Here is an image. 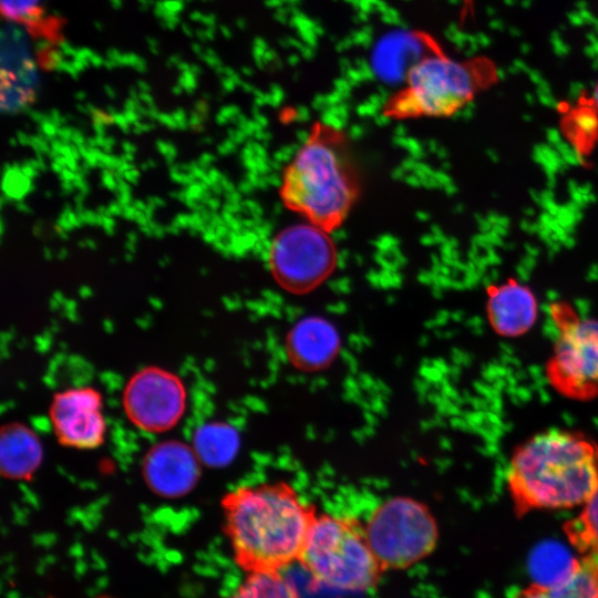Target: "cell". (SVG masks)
Returning a JSON list of instances; mask_svg holds the SVG:
<instances>
[{
    "label": "cell",
    "instance_id": "cell-8",
    "mask_svg": "<svg viewBox=\"0 0 598 598\" xmlns=\"http://www.w3.org/2000/svg\"><path fill=\"white\" fill-rule=\"evenodd\" d=\"M337 264L331 233L309 221L280 229L270 243L271 276L281 289L292 295L316 290L333 274Z\"/></svg>",
    "mask_w": 598,
    "mask_h": 598
},
{
    "label": "cell",
    "instance_id": "cell-9",
    "mask_svg": "<svg viewBox=\"0 0 598 598\" xmlns=\"http://www.w3.org/2000/svg\"><path fill=\"white\" fill-rule=\"evenodd\" d=\"M187 389L175 372L158 365L135 371L122 392L126 419L150 434L166 433L176 427L187 410Z\"/></svg>",
    "mask_w": 598,
    "mask_h": 598
},
{
    "label": "cell",
    "instance_id": "cell-14",
    "mask_svg": "<svg viewBox=\"0 0 598 598\" xmlns=\"http://www.w3.org/2000/svg\"><path fill=\"white\" fill-rule=\"evenodd\" d=\"M286 348L295 367L316 371L327 367L337 354L339 336L330 321L311 316L299 320L290 329Z\"/></svg>",
    "mask_w": 598,
    "mask_h": 598
},
{
    "label": "cell",
    "instance_id": "cell-4",
    "mask_svg": "<svg viewBox=\"0 0 598 598\" xmlns=\"http://www.w3.org/2000/svg\"><path fill=\"white\" fill-rule=\"evenodd\" d=\"M494 79L495 69L487 60L457 61L441 51L410 71L404 86L384 103L382 114L395 121L452 116Z\"/></svg>",
    "mask_w": 598,
    "mask_h": 598
},
{
    "label": "cell",
    "instance_id": "cell-13",
    "mask_svg": "<svg viewBox=\"0 0 598 598\" xmlns=\"http://www.w3.org/2000/svg\"><path fill=\"white\" fill-rule=\"evenodd\" d=\"M443 49L431 35L419 31H394L373 49V71L386 82L404 83L410 71L425 58Z\"/></svg>",
    "mask_w": 598,
    "mask_h": 598
},
{
    "label": "cell",
    "instance_id": "cell-2",
    "mask_svg": "<svg viewBox=\"0 0 598 598\" xmlns=\"http://www.w3.org/2000/svg\"><path fill=\"white\" fill-rule=\"evenodd\" d=\"M598 485V443L588 435L549 429L515 447L506 470L514 513L580 507Z\"/></svg>",
    "mask_w": 598,
    "mask_h": 598
},
{
    "label": "cell",
    "instance_id": "cell-18",
    "mask_svg": "<svg viewBox=\"0 0 598 598\" xmlns=\"http://www.w3.org/2000/svg\"><path fill=\"white\" fill-rule=\"evenodd\" d=\"M564 534L579 558L598 564V485L579 513L564 524Z\"/></svg>",
    "mask_w": 598,
    "mask_h": 598
},
{
    "label": "cell",
    "instance_id": "cell-1",
    "mask_svg": "<svg viewBox=\"0 0 598 598\" xmlns=\"http://www.w3.org/2000/svg\"><path fill=\"white\" fill-rule=\"evenodd\" d=\"M220 507L234 559L248 575L298 563L318 515L285 481L239 485L223 495Z\"/></svg>",
    "mask_w": 598,
    "mask_h": 598
},
{
    "label": "cell",
    "instance_id": "cell-6",
    "mask_svg": "<svg viewBox=\"0 0 598 598\" xmlns=\"http://www.w3.org/2000/svg\"><path fill=\"white\" fill-rule=\"evenodd\" d=\"M364 528L384 573L415 565L435 549L439 540L437 523L430 508L405 496L380 504Z\"/></svg>",
    "mask_w": 598,
    "mask_h": 598
},
{
    "label": "cell",
    "instance_id": "cell-21",
    "mask_svg": "<svg viewBox=\"0 0 598 598\" xmlns=\"http://www.w3.org/2000/svg\"><path fill=\"white\" fill-rule=\"evenodd\" d=\"M590 102H591V106L595 109V111L598 114V81L596 82L594 86Z\"/></svg>",
    "mask_w": 598,
    "mask_h": 598
},
{
    "label": "cell",
    "instance_id": "cell-20",
    "mask_svg": "<svg viewBox=\"0 0 598 598\" xmlns=\"http://www.w3.org/2000/svg\"><path fill=\"white\" fill-rule=\"evenodd\" d=\"M226 598H300L297 587L281 573L251 574Z\"/></svg>",
    "mask_w": 598,
    "mask_h": 598
},
{
    "label": "cell",
    "instance_id": "cell-17",
    "mask_svg": "<svg viewBox=\"0 0 598 598\" xmlns=\"http://www.w3.org/2000/svg\"><path fill=\"white\" fill-rule=\"evenodd\" d=\"M190 445L203 466L219 468L235 457L239 437L230 424L210 421L196 426Z\"/></svg>",
    "mask_w": 598,
    "mask_h": 598
},
{
    "label": "cell",
    "instance_id": "cell-11",
    "mask_svg": "<svg viewBox=\"0 0 598 598\" xmlns=\"http://www.w3.org/2000/svg\"><path fill=\"white\" fill-rule=\"evenodd\" d=\"M202 466L190 444L168 439L153 444L145 452L141 472L153 494L176 499L194 491L202 475Z\"/></svg>",
    "mask_w": 598,
    "mask_h": 598
},
{
    "label": "cell",
    "instance_id": "cell-5",
    "mask_svg": "<svg viewBox=\"0 0 598 598\" xmlns=\"http://www.w3.org/2000/svg\"><path fill=\"white\" fill-rule=\"evenodd\" d=\"M298 563L317 585L346 590L374 588L384 570L357 518L318 514Z\"/></svg>",
    "mask_w": 598,
    "mask_h": 598
},
{
    "label": "cell",
    "instance_id": "cell-22",
    "mask_svg": "<svg viewBox=\"0 0 598 598\" xmlns=\"http://www.w3.org/2000/svg\"><path fill=\"white\" fill-rule=\"evenodd\" d=\"M45 598H54V597H52V596H49V597H45ZM95 598H114V597H112V596H107V595H101V596H99V597H95Z\"/></svg>",
    "mask_w": 598,
    "mask_h": 598
},
{
    "label": "cell",
    "instance_id": "cell-15",
    "mask_svg": "<svg viewBox=\"0 0 598 598\" xmlns=\"http://www.w3.org/2000/svg\"><path fill=\"white\" fill-rule=\"evenodd\" d=\"M44 456L35 431L21 422H9L0 430V473L11 481H30Z\"/></svg>",
    "mask_w": 598,
    "mask_h": 598
},
{
    "label": "cell",
    "instance_id": "cell-19",
    "mask_svg": "<svg viewBox=\"0 0 598 598\" xmlns=\"http://www.w3.org/2000/svg\"><path fill=\"white\" fill-rule=\"evenodd\" d=\"M0 6L4 18L24 24L37 35L52 38L58 33V23L45 17L41 0H0Z\"/></svg>",
    "mask_w": 598,
    "mask_h": 598
},
{
    "label": "cell",
    "instance_id": "cell-7",
    "mask_svg": "<svg viewBox=\"0 0 598 598\" xmlns=\"http://www.w3.org/2000/svg\"><path fill=\"white\" fill-rule=\"evenodd\" d=\"M550 315L557 338L546 363L548 383L570 400L598 398V319L582 318L564 302L553 303Z\"/></svg>",
    "mask_w": 598,
    "mask_h": 598
},
{
    "label": "cell",
    "instance_id": "cell-16",
    "mask_svg": "<svg viewBox=\"0 0 598 598\" xmlns=\"http://www.w3.org/2000/svg\"><path fill=\"white\" fill-rule=\"evenodd\" d=\"M511 598H598V564L578 558L549 582H533Z\"/></svg>",
    "mask_w": 598,
    "mask_h": 598
},
{
    "label": "cell",
    "instance_id": "cell-3",
    "mask_svg": "<svg viewBox=\"0 0 598 598\" xmlns=\"http://www.w3.org/2000/svg\"><path fill=\"white\" fill-rule=\"evenodd\" d=\"M362 187L347 132L318 121L285 166L278 193L288 210L332 233L349 217Z\"/></svg>",
    "mask_w": 598,
    "mask_h": 598
},
{
    "label": "cell",
    "instance_id": "cell-12",
    "mask_svg": "<svg viewBox=\"0 0 598 598\" xmlns=\"http://www.w3.org/2000/svg\"><path fill=\"white\" fill-rule=\"evenodd\" d=\"M486 315L492 329L501 337L515 338L533 328L538 302L532 289L515 279L487 288Z\"/></svg>",
    "mask_w": 598,
    "mask_h": 598
},
{
    "label": "cell",
    "instance_id": "cell-10",
    "mask_svg": "<svg viewBox=\"0 0 598 598\" xmlns=\"http://www.w3.org/2000/svg\"><path fill=\"white\" fill-rule=\"evenodd\" d=\"M49 421L58 443L74 450L100 447L106 436L101 392L89 385L73 386L53 394Z\"/></svg>",
    "mask_w": 598,
    "mask_h": 598
}]
</instances>
